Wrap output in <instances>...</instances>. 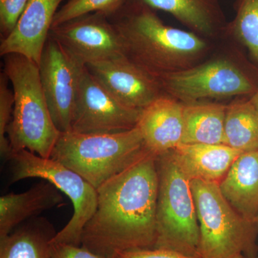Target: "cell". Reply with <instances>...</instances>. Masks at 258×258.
Segmentation results:
<instances>
[{
  "label": "cell",
  "instance_id": "1",
  "mask_svg": "<svg viewBox=\"0 0 258 258\" xmlns=\"http://www.w3.org/2000/svg\"><path fill=\"white\" fill-rule=\"evenodd\" d=\"M157 156L138 161L97 189L94 213L83 227L82 247L104 258L154 248L157 241Z\"/></svg>",
  "mask_w": 258,
  "mask_h": 258
},
{
  "label": "cell",
  "instance_id": "2",
  "mask_svg": "<svg viewBox=\"0 0 258 258\" xmlns=\"http://www.w3.org/2000/svg\"><path fill=\"white\" fill-rule=\"evenodd\" d=\"M111 20L125 57L158 79L196 66L208 50L200 35L166 25L154 10L136 0H127Z\"/></svg>",
  "mask_w": 258,
  "mask_h": 258
},
{
  "label": "cell",
  "instance_id": "3",
  "mask_svg": "<svg viewBox=\"0 0 258 258\" xmlns=\"http://www.w3.org/2000/svg\"><path fill=\"white\" fill-rule=\"evenodd\" d=\"M3 58V73L14 93L13 117L7 132L13 155L28 150L49 159L60 132L49 111L39 66L20 54H8Z\"/></svg>",
  "mask_w": 258,
  "mask_h": 258
},
{
  "label": "cell",
  "instance_id": "4",
  "mask_svg": "<svg viewBox=\"0 0 258 258\" xmlns=\"http://www.w3.org/2000/svg\"><path fill=\"white\" fill-rule=\"evenodd\" d=\"M139 127L116 133L60 132L50 159L74 171L97 189L148 152Z\"/></svg>",
  "mask_w": 258,
  "mask_h": 258
},
{
  "label": "cell",
  "instance_id": "5",
  "mask_svg": "<svg viewBox=\"0 0 258 258\" xmlns=\"http://www.w3.org/2000/svg\"><path fill=\"white\" fill-rule=\"evenodd\" d=\"M156 164L158 196L154 248L200 258V226L190 180L176 164L171 151L157 156Z\"/></svg>",
  "mask_w": 258,
  "mask_h": 258
},
{
  "label": "cell",
  "instance_id": "6",
  "mask_svg": "<svg viewBox=\"0 0 258 258\" xmlns=\"http://www.w3.org/2000/svg\"><path fill=\"white\" fill-rule=\"evenodd\" d=\"M199 226L200 258H233L245 254L254 257V223L231 206L219 183L190 181Z\"/></svg>",
  "mask_w": 258,
  "mask_h": 258
},
{
  "label": "cell",
  "instance_id": "7",
  "mask_svg": "<svg viewBox=\"0 0 258 258\" xmlns=\"http://www.w3.org/2000/svg\"><path fill=\"white\" fill-rule=\"evenodd\" d=\"M11 181L27 178H41L55 185L71 200L74 215L67 225L54 237L52 244L81 246L83 227L93 216L97 206V190L82 176L53 159L37 155L28 150L13 154Z\"/></svg>",
  "mask_w": 258,
  "mask_h": 258
},
{
  "label": "cell",
  "instance_id": "8",
  "mask_svg": "<svg viewBox=\"0 0 258 258\" xmlns=\"http://www.w3.org/2000/svg\"><path fill=\"white\" fill-rule=\"evenodd\" d=\"M159 79L165 94L183 104L249 94L254 89L248 77L225 59L199 63Z\"/></svg>",
  "mask_w": 258,
  "mask_h": 258
},
{
  "label": "cell",
  "instance_id": "9",
  "mask_svg": "<svg viewBox=\"0 0 258 258\" xmlns=\"http://www.w3.org/2000/svg\"><path fill=\"white\" fill-rule=\"evenodd\" d=\"M142 110L125 106L82 68L71 132L116 133L135 128Z\"/></svg>",
  "mask_w": 258,
  "mask_h": 258
},
{
  "label": "cell",
  "instance_id": "10",
  "mask_svg": "<svg viewBox=\"0 0 258 258\" xmlns=\"http://www.w3.org/2000/svg\"><path fill=\"white\" fill-rule=\"evenodd\" d=\"M50 36L81 66L125 55L114 24L101 13L84 15L54 27Z\"/></svg>",
  "mask_w": 258,
  "mask_h": 258
},
{
  "label": "cell",
  "instance_id": "11",
  "mask_svg": "<svg viewBox=\"0 0 258 258\" xmlns=\"http://www.w3.org/2000/svg\"><path fill=\"white\" fill-rule=\"evenodd\" d=\"M83 67L49 35L39 70L49 111L60 132L71 131Z\"/></svg>",
  "mask_w": 258,
  "mask_h": 258
},
{
  "label": "cell",
  "instance_id": "12",
  "mask_svg": "<svg viewBox=\"0 0 258 258\" xmlns=\"http://www.w3.org/2000/svg\"><path fill=\"white\" fill-rule=\"evenodd\" d=\"M112 96L125 106L143 110L164 96L160 81L125 55L86 66Z\"/></svg>",
  "mask_w": 258,
  "mask_h": 258
},
{
  "label": "cell",
  "instance_id": "13",
  "mask_svg": "<svg viewBox=\"0 0 258 258\" xmlns=\"http://www.w3.org/2000/svg\"><path fill=\"white\" fill-rule=\"evenodd\" d=\"M63 0H30L15 30L2 40L0 55L20 54L39 66L54 18Z\"/></svg>",
  "mask_w": 258,
  "mask_h": 258
},
{
  "label": "cell",
  "instance_id": "14",
  "mask_svg": "<svg viewBox=\"0 0 258 258\" xmlns=\"http://www.w3.org/2000/svg\"><path fill=\"white\" fill-rule=\"evenodd\" d=\"M184 104L164 95L141 112L137 126L149 152L159 156L174 150L182 142Z\"/></svg>",
  "mask_w": 258,
  "mask_h": 258
},
{
  "label": "cell",
  "instance_id": "15",
  "mask_svg": "<svg viewBox=\"0 0 258 258\" xmlns=\"http://www.w3.org/2000/svg\"><path fill=\"white\" fill-rule=\"evenodd\" d=\"M183 173L191 181L220 184L242 152L225 144H181L171 151Z\"/></svg>",
  "mask_w": 258,
  "mask_h": 258
},
{
  "label": "cell",
  "instance_id": "16",
  "mask_svg": "<svg viewBox=\"0 0 258 258\" xmlns=\"http://www.w3.org/2000/svg\"><path fill=\"white\" fill-rule=\"evenodd\" d=\"M61 191L49 181L39 183L23 193L0 198V239L9 235L29 218L63 203Z\"/></svg>",
  "mask_w": 258,
  "mask_h": 258
},
{
  "label": "cell",
  "instance_id": "17",
  "mask_svg": "<svg viewBox=\"0 0 258 258\" xmlns=\"http://www.w3.org/2000/svg\"><path fill=\"white\" fill-rule=\"evenodd\" d=\"M219 185L231 206L245 220L256 223L258 215V151L242 153Z\"/></svg>",
  "mask_w": 258,
  "mask_h": 258
},
{
  "label": "cell",
  "instance_id": "18",
  "mask_svg": "<svg viewBox=\"0 0 258 258\" xmlns=\"http://www.w3.org/2000/svg\"><path fill=\"white\" fill-rule=\"evenodd\" d=\"M152 10H162L203 36L211 37L225 23L218 0H136Z\"/></svg>",
  "mask_w": 258,
  "mask_h": 258
},
{
  "label": "cell",
  "instance_id": "19",
  "mask_svg": "<svg viewBox=\"0 0 258 258\" xmlns=\"http://www.w3.org/2000/svg\"><path fill=\"white\" fill-rule=\"evenodd\" d=\"M57 233L46 219L34 217L0 239V258H52Z\"/></svg>",
  "mask_w": 258,
  "mask_h": 258
},
{
  "label": "cell",
  "instance_id": "20",
  "mask_svg": "<svg viewBox=\"0 0 258 258\" xmlns=\"http://www.w3.org/2000/svg\"><path fill=\"white\" fill-rule=\"evenodd\" d=\"M226 109L220 103L184 104L181 144H224Z\"/></svg>",
  "mask_w": 258,
  "mask_h": 258
},
{
  "label": "cell",
  "instance_id": "21",
  "mask_svg": "<svg viewBox=\"0 0 258 258\" xmlns=\"http://www.w3.org/2000/svg\"><path fill=\"white\" fill-rule=\"evenodd\" d=\"M224 144L242 153L258 151V111L250 101L227 106Z\"/></svg>",
  "mask_w": 258,
  "mask_h": 258
},
{
  "label": "cell",
  "instance_id": "22",
  "mask_svg": "<svg viewBox=\"0 0 258 258\" xmlns=\"http://www.w3.org/2000/svg\"><path fill=\"white\" fill-rule=\"evenodd\" d=\"M231 30L258 63V0H238Z\"/></svg>",
  "mask_w": 258,
  "mask_h": 258
},
{
  "label": "cell",
  "instance_id": "23",
  "mask_svg": "<svg viewBox=\"0 0 258 258\" xmlns=\"http://www.w3.org/2000/svg\"><path fill=\"white\" fill-rule=\"evenodd\" d=\"M127 0H69L54 18L52 28L74 19L92 13H101L113 18L121 10Z\"/></svg>",
  "mask_w": 258,
  "mask_h": 258
},
{
  "label": "cell",
  "instance_id": "24",
  "mask_svg": "<svg viewBox=\"0 0 258 258\" xmlns=\"http://www.w3.org/2000/svg\"><path fill=\"white\" fill-rule=\"evenodd\" d=\"M9 80L4 73L0 75V152L5 160L10 161L13 151L7 136L8 126L13 117L14 93L8 87Z\"/></svg>",
  "mask_w": 258,
  "mask_h": 258
},
{
  "label": "cell",
  "instance_id": "25",
  "mask_svg": "<svg viewBox=\"0 0 258 258\" xmlns=\"http://www.w3.org/2000/svg\"><path fill=\"white\" fill-rule=\"evenodd\" d=\"M30 0H0L2 40L9 36L18 25Z\"/></svg>",
  "mask_w": 258,
  "mask_h": 258
},
{
  "label": "cell",
  "instance_id": "26",
  "mask_svg": "<svg viewBox=\"0 0 258 258\" xmlns=\"http://www.w3.org/2000/svg\"><path fill=\"white\" fill-rule=\"evenodd\" d=\"M116 258H195L171 249L151 248L123 251Z\"/></svg>",
  "mask_w": 258,
  "mask_h": 258
},
{
  "label": "cell",
  "instance_id": "27",
  "mask_svg": "<svg viewBox=\"0 0 258 258\" xmlns=\"http://www.w3.org/2000/svg\"><path fill=\"white\" fill-rule=\"evenodd\" d=\"M52 258H104L82 246L69 244H53Z\"/></svg>",
  "mask_w": 258,
  "mask_h": 258
},
{
  "label": "cell",
  "instance_id": "28",
  "mask_svg": "<svg viewBox=\"0 0 258 258\" xmlns=\"http://www.w3.org/2000/svg\"><path fill=\"white\" fill-rule=\"evenodd\" d=\"M251 103L253 104V106L255 107L256 109L258 111V91L257 92L254 93L253 97L252 99L250 100Z\"/></svg>",
  "mask_w": 258,
  "mask_h": 258
},
{
  "label": "cell",
  "instance_id": "29",
  "mask_svg": "<svg viewBox=\"0 0 258 258\" xmlns=\"http://www.w3.org/2000/svg\"><path fill=\"white\" fill-rule=\"evenodd\" d=\"M233 258H243V256H242V254H240V255L235 256V257Z\"/></svg>",
  "mask_w": 258,
  "mask_h": 258
},
{
  "label": "cell",
  "instance_id": "30",
  "mask_svg": "<svg viewBox=\"0 0 258 258\" xmlns=\"http://www.w3.org/2000/svg\"><path fill=\"white\" fill-rule=\"evenodd\" d=\"M256 223H257V225H258V215H257V220H256ZM253 258H258V255L257 256H255V257H254Z\"/></svg>",
  "mask_w": 258,
  "mask_h": 258
}]
</instances>
